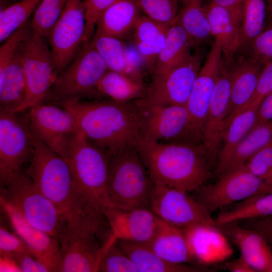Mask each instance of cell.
<instances>
[{
	"label": "cell",
	"instance_id": "cell-1",
	"mask_svg": "<svg viewBox=\"0 0 272 272\" xmlns=\"http://www.w3.org/2000/svg\"><path fill=\"white\" fill-rule=\"evenodd\" d=\"M73 115L78 131L109 156L134 147L143 135L142 110L135 103L109 100L81 99L57 103Z\"/></svg>",
	"mask_w": 272,
	"mask_h": 272
},
{
	"label": "cell",
	"instance_id": "cell-2",
	"mask_svg": "<svg viewBox=\"0 0 272 272\" xmlns=\"http://www.w3.org/2000/svg\"><path fill=\"white\" fill-rule=\"evenodd\" d=\"M134 147L155 184L186 191L197 190L212 176L202 143H160L139 137Z\"/></svg>",
	"mask_w": 272,
	"mask_h": 272
},
{
	"label": "cell",
	"instance_id": "cell-3",
	"mask_svg": "<svg viewBox=\"0 0 272 272\" xmlns=\"http://www.w3.org/2000/svg\"><path fill=\"white\" fill-rule=\"evenodd\" d=\"M83 214L105 217L110 206L107 197L108 156L79 131L65 160Z\"/></svg>",
	"mask_w": 272,
	"mask_h": 272
},
{
	"label": "cell",
	"instance_id": "cell-4",
	"mask_svg": "<svg viewBox=\"0 0 272 272\" xmlns=\"http://www.w3.org/2000/svg\"><path fill=\"white\" fill-rule=\"evenodd\" d=\"M116 241L105 218L83 214L67 221L59 241L60 271H99L103 255Z\"/></svg>",
	"mask_w": 272,
	"mask_h": 272
},
{
	"label": "cell",
	"instance_id": "cell-5",
	"mask_svg": "<svg viewBox=\"0 0 272 272\" xmlns=\"http://www.w3.org/2000/svg\"><path fill=\"white\" fill-rule=\"evenodd\" d=\"M32 130L34 152L25 171L36 187L55 205L67 221L75 220L84 214L74 188L69 164L50 149Z\"/></svg>",
	"mask_w": 272,
	"mask_h": 272
},
{
	"label": "cell",
	"instance_id": "cell-6",
	"mask_svg": "<svg viewBox=\"0 0 272 272\" xmlns=\"http://www.w3.org/2000/svg\"><path fill=\"white\" fill-rule=\"evenodd\" d=\"M154 186L134 147L108 156L107 192L111 207L124 210L150 209Z\"/></svg>",
	"mask_w": 272,
	"mask_h": 272
},
{
	"label": "cell",
	"instance_id": "cell-7",
	"mask_svg": "<svg viewBox=\"0 0 272 272\" xmlns=\"http://www.w3.org/2000/svg\"><path fill=\"white\" fill-rule=\"evenodd\" d=\"M1 198L14 207L34 227L59 241L67 220L35 185L25 170L1 185Z\"/></svg>",
	"mask_w": 272,
	"mask_h": 272
},
{
	"label": "cell",
	"instance_id": "cell-8",
	"mask_svg": "<svg viewBox=\"0 0 272 272\" xmlns=\"http://www.w3.org/2000/svg\"><path fill=\"white\" fill-rule=\"evenodd\" d=\"M20 50L25 74L26 94L14 112L25 111L47 100L58 73L51 50L44 38L31 29Z\"/></svg>",
	"mask_w": 272,
	"mask_h": 272
},
{
	"label": "cell",
	"instance_id": "cell-9",
	"mask_svg": "<svg viewBox=\"0 0 272 272\" xmlns=\"http://www.w3.org/2000/svg\"><path fill=\"white\" fill-rule=\"evenodd\" d=\"M108 70L101 56L88 42L58 75L47 99L57 103L98 93L97 85Z\"/></svg>",
	"mask_w": 272,
	"mask_h": 272
},
{
	"label": "cell",
	"instance_id": "cell-10",
	"mask_svg": "<svg viewBox=\"0 0 272 272\" xmlns=\"http://www.w3.org/2000/svg\"><path fill=\"white\" fill-rule=\"evenodd\" d=\"M0 110V184L22 170L34 152L33 132L28 116Z\"/></svg>",
	"mask_w": 272,
	"mask_h": 272
},
{
	"label": "cell",
	"instance_id": "cell-11",
	"mask_svg": "<svg viewBox=\"0 0 272 272\" xmlns=\"http://www.w3.org/2000/svg\"><path fill=\"white\" fill-rule=\"evenodd\" d=\"M202 51L197 48L165 73L153 74L144 103L154 105H186L201 67Z\"/></svg>",
	"mask_w": 272,
	"mask_h": 272
},
{
	"label": "cell",
	"instance_id": "cell-12",
	"mask_svg": "<svg viewBox=\"0 0 272 272\" xmlns=\"http://www.w3.org/2000/svg\"><path fill=\"white\" fill-rule=\"evenodd\" d=\"M196 199L211 215L219 209L249 197L272 192L264 180L242 165L226 172L213 184L198 189Z\"/></svg>",
	"mask_w": 272,
	"mask_h": 272
},
{
	"label": "cell",
	"instance_id": "cell-13",
	"mask_svg": "<svg viewBox=\"0 0 272 272\" xmlns=\"http://www.w3.org/2000/svg\"><path fill=\"white\" fill-rule=\"evenodd\" d=\"M187 192L154 184L150 209L163 221L182 229L196 225L218 226L216 220Z\"/></svg>",
	"mask_w": 272,
	"mask_h": 272
},
{
	"label": "cell",
	"instance_id": "cell-14",
	"mask_svg": "<svg viewBox=\"0 0 272 272\" xmlns=\"http://www.w3.org/2000/svg\"><path fill=\"white\" fill-rule=\"evenodd\" d=\"M143 119V135L160 143H201L195 137L186 105H148L138 100Z\"/></svg>",
	"mask_w": 272,
	"mask_h": 272
},
{
	"label": "cell",
	"instance_id": "cell-15",
	"mask_svg": "<svg viewBox=\"0 0 272 272\" xmlns=\"http://www.w3.org/2000/svg\"><path fill=\"white\" fill-rule=\"evenodd\" d=\"M86 16L83 0H69L48 39L58 75L79 54L84 45Z\"/></svg>",
	"mask_w": 272,
	"mask_h": 272
},
{
	"label": "cell",
	"instance_id": "cell-16",
	"mask_svg": "<svg viewBox=\"0 0 272 272\" xmlns=\"http://www.w3.org/2000/svg\"><path fill=\"white\" fill-rule=\"evenodd\" d=\"M28 110L34 132L50 149L66 160L72 141L78 132L73 115L61 106L44 103Z\"/></svg>",
	"mask_w": 272,
	"mask_h": 272
},
{
	"label": "cell",
	"instance_id": "cell-17",
	"mask_svg": "<svg viewBox=\"0 0 272 272\" xmlns=\"http://www.w3.org/2000/svg\"><path fill=\"white\" fill-rule=\"evenodd\" d=\"M221 44L215 40L194 83L186 103L192 132L202 143V130L213 91L223 64Z\"/></svg>",
	"mask_w": 272,
	"mask_h": 272
},
{
	"label": "cell",
	"instance_id": "cell-18",
	"mask_svg": "<svg viewBox=\"0 0 272 272\" xmlns=\"http://www.w3.org/2000/svg\"><path fill=\"white\" fill-rule=\"evenodd\" d=\"M2 209L15 233L25 242L33 256L50 271H60L61 257L58 240L30 224L11 205L0 198Z\"/></svg>",
	"mask_w": 272,
	"mask_h": 272
},
{
	"label": "cell",
	"instance_id": "cell-19",
	"mask_svg": "<svg viewBox=\"0 0 272 272\" xmlns=\"http://www.w3.org/2000/svg\"><path fill=\"white\" fill-rule=\"evenodd\" d=\"M104 216L116 240L146 244L154 236L161 221L148 208L124 210L110 207Z\"/></svg>",
	"mask_w": 272,
	"mask_h": 272
},
{
	"label": "cell",
	"instance_id": "cell-20",
	"mask_svg": "<svg viewBox=\"0 0 272 272\" xmlns=\"http://www.w3.org/2000/svg\"><path fill=\"white\" fill-rule=\"evenodd\" d=\"M230 101L228 68L223 63L211 99L202 130V144L212 161L218 157Z\"/></svg>",
	"mask_w": 272,
	"mask_h": 272
},
{
	"label": "cell",
	"instance_id": "cell-21",
	"mask_svg": "<svg viewBox=\"0 0 272 272\" xmlns=\"http://www.w3.org/2000/svg\"><path fill=\"white\" fill-rule=\"evenodd\" d=\"M191 256L198 266L223 261L233 253L229 240L218 226L196 225L183 229Z\"/></svg>",
	"mask_w": 272,
	"mask_h": 272
},
{
	"label": "cell",
	"instance_id": "cell-22",
	"mask_svg": "<svg viewBox=\"0 0 272 272\" xmlns=\"http://www.w3.org/2000/svg\"><path fill=\"white\" fill-rule=\"evenodd\" d=\"M229 241L237 246L256 272H271L272 252L264 237L254 229L237 223L219 225Z\"/></svg>",
	"mask_w": 272,
	"mask_h": 272
},
{
	"label": "cell",
	"instance_id": "cell-23",
	"mask_svg": "<svg viewBox=\"0 0 272 272\" xmlns=\"http://www.w3.org/2000/svg\"><path fill=\"white\" fill-rule=\"evenodd\" d=\"M237 62L228 68L230 101L224 130L231 119L249 106L265 65L252 58L246 59L241 57Z\"/></svg>",
	"mask_w": 272,
	"mask_h": 272
},
{
	"label": "cell",
	"instance_id": "cell-24",
	"mask_svg": "<svg viewBox=\"0 0 272 272\" xmlns=\"http://www.w3.org/2000/svg\"><path fill=\"white\" fill-rule=\"evenodd\" d=\"M212 36L221 44L227 61L241 47L242 9H230L211 3L206 7Z\"/></svg>",
	"mask_w": 272,
	"mask_h": 272
},
{
	"label": "cell",
	"instance_id": "cell-25",
	"mask_svg": "<svg viewBox=\"0 0 272 272\" xmlns=\"http://www.w3.org/2000/svg\"><path fill=\"white\" fill-rule=\"evenodd\" d=\"M140 11L137 0H116L99 16L95 33L122 40L133 31Z\"/></svg>",
	"mask_w": 272,
	"mask_h": 272
},
{
	"label": "cell",
	"instance_id": "cell-26",
	"mask_svg": "<svg viewBox=\"0 0 272 272\" xmlns=\"http://www.w3.org/2000/svg\"><path fill=\"white\" fill-rule=\"evenodd\" d=\"M146 244L168 261L175 263H191L196 265L190 253L183 229L161 220L154 236Z\"/></svg>",
	"mask_w": 272,
	"mask_h": 272
},
{
	"label": "cell",
	"instance_id": "cell-27",
	"mask_svg": "<svg viewBox=\"0 0 272 272\" xmlns=\"http://www.w3.org/2000/svg\"><path fill=\"white\" fill-rule=\"evenodd\" d=\"M117 242L132 260L138 272H205L215 270L195 265L170 262L159 256L145 244L122 240Z\"/></svg>",
	"mask_w": 272,
	"mask_h": 272
},
{
	"label": "cell",
	"instance_id": "cell-28",
	"mask_svg": "<svg viewBox=\"0 0 272 272\" xmlns=\"http://www.w3.org/2000/svg\"><path fill=\"white\" fill-rule=\"evenodd\" d=\"M260 104L250 103L244 110L235 115L225 127L215 170L219 178L236 148L254 126Z\"/></svg>",
	"mask_w": 272,
	"mask_h": 272
},
{
	"label": "cell",
	"instance_id": "cell-29",
	"mask_svg": "<svg viewBox=\"0 0 272 272\" xmlns=\"http://www.w3.org/2000/svg\"><path fill=\"white\" fill-rule=\"evenodd\" d=\"M26 94V84L19 47L12 58L0 69V110L14 112L24 100Z\"/></svg>",
	"mask_w": 272,
	"mask_h": 272
},
{
	"label": "cell",
	"instance_id": "cell-30",
	"mask_svg": "<svg viewBox=\"0 0 272 272\" xmlns=\"http://www.w3.org/2000/svg\"><path fill=\"white\" fill-rule=\"evenodd\" d=\"M169 27L146 15L140 17L134 27L133 44L152 72L158 55L165 43Z\"/></svg>",
	"mask_w": 272,
	"mask_h": 272
},
{
	"label": "cell",
	"instance_id": "cell-31",
	"mask_svg": "<svg viewBox=\"0 0 272 272\" xmlns=\"http://www.w3.org/2000/svg\"><path fill=\"white\" fill-rule=\"evenodd\" d=\"M193 46V40L183 28L173 23L169 27L165 43L156 59L152 74L166 72L189 55Z\"/></svg>",
	"mask_w": 272,
	"mask_h": 272
},
{
	"label": "cell",
	"instance_id": "cell-32",
	"mask_svg": "<svg viewBox=\"0 0 272 272\" xmlns=\"http://www.w3.org/2000/svg\"><path fill=\"white\" fill-rule=\"evenodd\" d=\"M147 89L143 81L110 70L104 74L97 86L99 94L120 102L142 99L145 97Z\"/></svg>",
	"mask_w": 272,
	"mask_h": 272
},
{
	"label": "cell",
	"instance_id": "cell-33",
	"mask_svg": "<svg viewBox=\"0 0 272 272\" xmlns=\"http://www.w3.org/2000/svg\"><path fill=\"white\" fill-rule=\"evenodd\" d=\"M181 1V8L173 23L182 27L197 47L212 36L206 7L202 0Z\"/></svg>",
	"mask_w": 272,
	"mask_h": 272
},
{
	"label": "cell",
	"instance_id": "cell-34",
	"mask_svg": "<svg viewBox=\"0 0 272 272\" xmlns=\"http://www.w3.org/2000/svg\"><path fill=\"white\" fill-rule=\"evenodd\" d=\"M272 216V192L249 197L236 203L232 208L219 213L218 225Z\"/></svg>",
	"mask_w": 272,
	"mask_h": 272
},
{
	"label": "cell",
	"instance_id": "cell-35",
	"mask_svg": "<svg viewBox=\"0 0 272 272\" xmlns=\"http://www.w3.org/2000/svg\"><path fill=\"white\" fill-rule=\"evenodd\" d=\"M271 139L272 120L255 125L236 148L226 163L221 176L244 164Z\"/></svg>",
	"mask_w": 272,
	"mask_h": 272
},
{
	"label": "cell",
	"instance_id": "cell-36",
	"mask_svg": "<svg viewBox=\"0 0 272 272\" xmlns=\"http://www.w3.org/2000/svg\"><path fill=\"white\" fill-rule=\"evenodd\" d=\"M89 43L101 56L108 70L130 76L126 59V44L122 40L95 33Z\"/></svg>",
	"mask_w": 272,
	"mask_h": 272
},
{
	"label": "cell",
	"instance_id": "cell-37",
	"mask_svg": "<svg viewBox=\"0 0 272 272\" xmlns=\"http://www.w3.org/2000/svg\"><path fill=\"white\" fill-rule=\"evenodd\" d=\"M42 0H21L1 10L0 41L4 42L28 20Z\"/></svg>",
	"mask_w": 272,
	"mask_h": 272
},
{
	"label": "cell",
	"instance_id": "cell-38",
	"mask_svg": "<svg viewBox=\"0 0 272 272\" xmlns=\"http://www.w3.org/2000/svg\"><path fill=\"white\" fill-rule=\"evenodd\" d=\"M265 16L264 0H244L240 27L241 47L250 45L262 31Z\"/></svg>",
	"mask_w": 272,
	"mask_h": 272
},
{
	"label": "cell",
	"instance_id": "cell-39",
	"mask_svg": "<svg viewBox=\"0 0 272 272\" xmlns=\"http://www.w3.org/2000/svg\"><path fill=\"white\" fill-rule=\"evenodd\" d=\"M69 0H42L29 22L30 29L43 38L49 33L61 15Z\"/></svg>",
	"mask_w": 272,
	"mask_h": 272
},
{
	"label": "cell",
	"instance_id": "cell-40",
	"mask_svg": "<svg viewBox=\"0 0 272 272\" xmlns=\"http://www.w3.org/2000/svg\"><path fill=\"white\" fill-rule=\"evenodd\" d=\"M145 15L164 25L170 26L174 22L178 11L177 0H137Z\"/></svg>",
	"mask_w": 272,
	"mask_h": 272
},
{
	"label": "cell",
	"instance_id": "cell-41",
	"mask_svg": "<svg viewBox=\"0 0 272 272\" xmlns=\"http://www.w3.org/2000/svg\"><path fill=\"white\" fill-rule=\"evenodd\" d=\"M99 271L138 272V270L132 260L116 241L108 247L103 255L100 262Z\"/></svg>",
	"mask_w": 272,
	"mask_h": 272
},
{
	"label": "cell",
	"instance_id": "cell-42",
	"mask_svg": "<svg viewBox=\"0 0 272 272\" xmlns=\"http://www.w3.org/2000/svg\"><path fill=\"white\" fill-rule=\"evenodd\" d=\"M243 165L256 177L266 180L272 174V139Z\"/></svg>",
	"mask_w": 272,
	"mask_h": 272
},
{
	"label": "cell",
	"instance_id": "cell-43",
	"mask_svg": "<svg viewBox=\"0 0 272 272\" xmlns=\"http://www.w3.org/2000/svg\"><path fill=\"white\" fill-rule=\"evenodd\" d=\"M116 0H83L86 16L85 43H88L94 32L101 13Z\"/></svg>",
	"mask_w": 272,
	"mask_h": 272
},
{
	"label": "cell",
	"instance_id": "cell-44",
	"mask_svg": "<svg viewBox=\"0 0 272 272\" xmlns=\"http://www.w3.org/2000/svg\"><path fill=\"white\" fill-rule=\"evenodd\" d=\"M0 253L1 256L9 257L21 253L32 254L20 237L2 225L0 227Z\"/></svg>",
	"mask_w": 272,
	"mask_h": 272
},
{
	"label": "cell",
	"instance_id": "cell-45",
	"mask_svg": "<svg viewBox=\"0 0 272 272\" xmlns=\"http://www.w3.org/2000/svg\"><path fill=\"white\" fill-rule=\"evenodd\" d=\"M252 58L265 64L272 59V26L262 31L250 43Z\"/></svg>",
	"mask_w": 272,
	"mask_h": 272
},
{
	"label": "cell",
	"instance_id": "cell-46",
	"mask_svg": "<svg viewBox=\"0 0 272 272\" xmlns=\"http://www.w3.org/2000/svg\"><path fill=\"white\" fill-rule=\"evenodd\" d=\"M271 91L272 62L269 61L264 65L262 69L250 103L253 102L261 103L265 96Z\"/></svg>",
	"mask_w": 272,
	"mask_h": 272
},
{
	"label": "cell",
	"instance_id": "cell-47",
	"mask_svg": "<svg viewBox=\"0 0 272 272\" xmlns=\"http://www.w3.org/2000/svg\"><path fill=\"white\" fill-rule=\"evenodd\" d=\"M22 272H48L49 268L29 253H21L12 257Z\"/></svg>",
	"mask_w": 272,
	"mask_h": 272
},
{
	"label": "cell",
	"instance_id": "cell-48",
	"mask_svg": "<svg viewBox=\"0 0 272 272\" xmlns=\"http://www.w3.org/2000/svg\"><path fill=\"white\" fill-rule=\"evenodd\" d=\"M244 227L254 229L260 233L272 246V224L267 217L243 221ZM272 272V269H271Z\"/></svg>",
	"mask_w": 272,
	"mask_h": 272
},
{
	"label": "cell",
	"instance_id": "cell-49",
	"mask_svg": "<svg viewBox=\"0 0 272 272\" xmlns=\"http://www.w3.org/2000/svg\"><path fill=\"white\" fill-rule=\"evenodd\" d=\"M271 120H272V91L265 96L259 106L255 125Z\"/></svg>",
	"mask_w": 272,
	"mask_h": 272
},
{
	"label": "cell",
	"instance_id": "cell-50",
	"mask_svg": "<svg viewBox=\"0 0 272 272\" xmlns=\"http://www.w3.org/2000/svg\"><path fill=\"white\" fill-rule=\"evenodd\" d=\"M225 266L231 272H256L242 255L239 258L227 262Z\"/></svg>",
	"mask_w": 272,
	"mask_h": 272
},
{
	"label": "cell",
	"instance_id": "cell-51",
	"mask_svg": "<svg viewBox=\"0 0 272 272\" xmlns=\"http://www.w3.org/2000/svg\"><path fill=\"white\" fill-rule=\"evenodd\" d=\"M0 271L21 272L15 260L9 256H1Z\"/></svg>",
	"mask_w": 272,
	"mask_h": 272
},
{
	"label": "cell",
	"instance_id": "cell-52",
	"mask_svg": "<svg viewBox=\"0 0 272 272\" xmlns=\"http://www.w3.org/2000/svg\"><path fill=\"white\" fill-rule=\"evenodd\" d=\"M244 0H211V3L230 9H242Z\"/></svg>",
	"mask_w": 272,
	"mask_h": 272
},
{
	"label": "cell",
	"instance_id": "cell-53",
	"mask_svg": "<svg viewBox=\"0 0 272 272\" xmlns=\"http://www.w3.org/2000/svg\"><path fill=\"white\" fill-rule=\"evenodd\" d=\"M264 181L269 186L272 188V174Z\"/></svg>",
	"mask_w": 272,
	"mask_h": 272
},
{
	"label": "cell",
	"instance_id": "cell-54",
	"mask_svg": "<svg viewBox=\"0 0 272 272\" xmlns=\"http://www.w3.org/2000/svg\"><path fill=\"white\" fill-rule=\"evenodd\" d=\"M268 220H269L270 222L272 224V216H269V217H267Z\"/></svg>",
	"mask_w": 272,
	"mask_h": 272
}]
</instances>
